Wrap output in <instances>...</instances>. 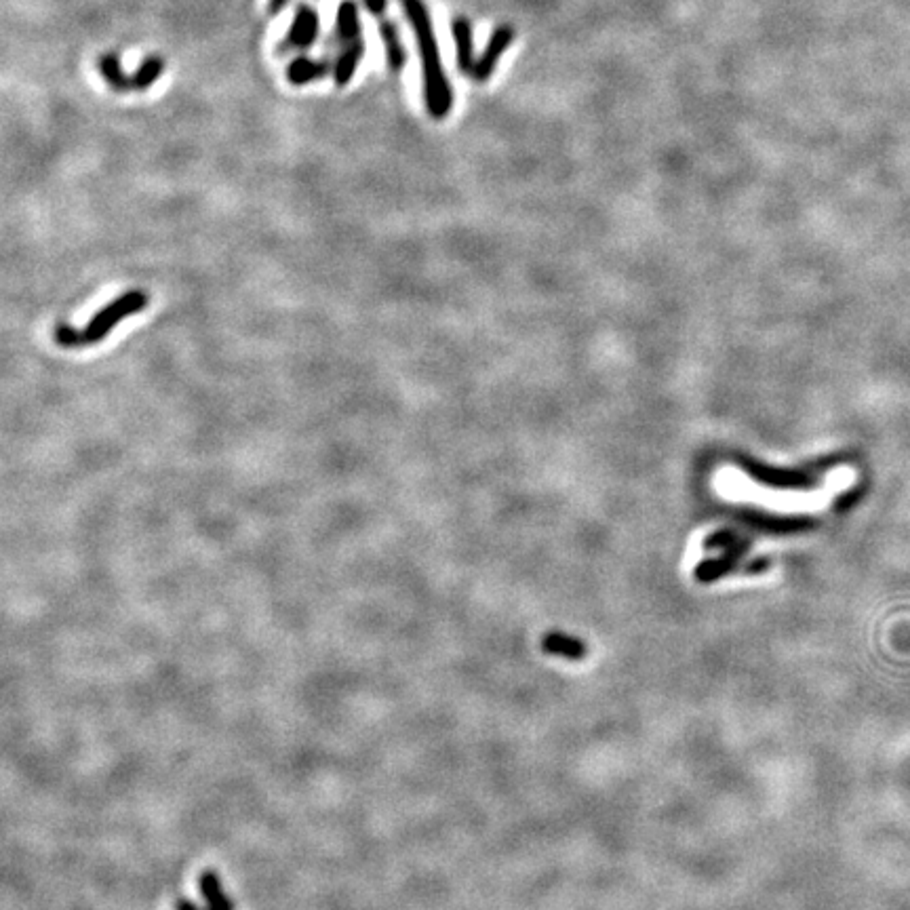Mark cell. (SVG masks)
Masks as SVG:
<instances>
[{
  "label": "cell",
  "mask_w": 910,
  "mask_h": 910,
  "mask_svg": "<svg viewBox=\"0 0 910 910\" xmlns=\"http://www.w3.org/2000/svg\"><path fill=\"white\" fill-rule=\"evenodd\" d=\"M403 9L409 15V22L415 34V43H418L420 59H422V72H424V97L426 108L432 118H445L453 106L451 87L443 70V59L434 38L430 13L424 5V0H401Z\"/></svg>",
  "instance_id": "obj_1"
},
{
  "label": "cell",
  "mask_w": 910,
  "mask_h": 910,
  "mask_svg": "<svg viewBox=\"0 0 910 910\" xmlns=\"http://www.w3.org/2000/svg\"><path fill=\"white\" fill-rule=\"evenodd\" d=\"M165 72V62H163V57H158V55H150L146 57L144 62L140 64V68H137L131 76V89L135 91H146L150 89L158 78L163 76Z\"/></svg>",
  "instance_id": "obj_12"
},
{
  "label": "cell",
  "mask_w": 910,
  "mask_h": 910,
  "mask_svg": "<svg viewBox=\"0 0 910 910\" xmlns=\"http://www.w3.org/2000/svg\"><path fill=\"white\" fill-rule=\"evenodd\" d=\"M319 13L312 7L304 5L298 9L293 17V24L289 28V45L295 49H308L314 45L316 36H319Z\"/></svg>",
  "instance_id": "obj_4"
},
{
  "label": "cell",
  "mask_w": 910,
  "mask_h": 910,
  "mask_svg": "<svg viewBox=\"0 0 910 910\" xmlns=\"http://www.w3.org/2000/svg\"><path fill=\"white\" fill-rule=\"evenodd\" d=\"M380 36H382L384 51H386V62H388L390 70L392 72H401L405 68V62H407V53L403 49L397 26H394L390 19L382 17L380 19Z\"/></svg>",
  "instance_id": "obj_8"
},
{
  "label": "cell",
  "mask_w": 910,
  "mask_h": 910,
  "mask_svg": "<svg viewBox=\"0 0 910 910\" xmlns=\"http://www.w3.org/2000/svg\"><path fill=\"white\" fill-rule=\"evenodd\" d=\"M148 304V295L140 289L127 291L123 295H118L110 304H106L100 312H95L91 316V321L85 325V329L76 331L72 327L59 325L55 331V340L59 346L64 348H83V346H93L97 342L106 340V335L118 325L123 323L127 316L142 312Z\"/></svg>",
  "instance_id": "obj_2"
},
{
  "label": "cell",
  "mask_w": 910,
  "mask_h": 910,
  "mask_svg": "<svg viewBox=\"0 0 910 910\" xmlns=\"http://www.w3.org/2000/svg\"><path fill=\"white\" fill-rule=\"evenodd\" d=\"M544 649L548 651V654H559V656H567L571 660H580L584 656V645L578 641V639H569V637H563V635H552L544 641Z\"/></svg>",
  "instance_id": "obj_13"
},
{
  "label": "cell",
  "mask_w": 910,
  "mask_h": 910,
  "mask_svg": "<svg viewBox=\"0 0 910 910\" xmlns=\"http://www.w3.org/2000/svg\"><path fill=\"white\" fill-rule=\"evenodd\" d=\"M338 32L344 45H352L363 41L361 36V17H359V7H356L354 0H342L338 7Z\"/></svg>",
  "instance_id": "obj_9"
},
{
  "label": "cell",
  "mask_w": 910,
  "mask_h": 910,
  "mask_svg": "<svg viewBox=\"0 0 910 910\" xmlns=\"http://www.w3.org/2000/svg\"><path fill=\"white\" fill-rule=\"evenodd\" d=\"M199 889L205 898L207 910H236L234 902L226 894L220 875L213 868H205L199 875Z\"/></svg>",
  "instance_id": "obj_6"
},
{
  "label": "cell",
  "mask_w": 910,
  "mask_h": 910,
  "mask_svg": "<svg viewBox=\"0 0 910 910\" xmlns=\"http://www.w3.org/2000/svg\"><path fill=\"white\" fill-rule=\"evenodd\" d=\"M287 3H289V0H270V3H268V11H270L272 15L281 13V11L287 7Z\"/></svg>",
  "instance_id": "obj_15"
},
{
  "label": "cell",
  "mask_w": 910,
  "mask_h": 910,
  "mask_svg": "<svg viewBox=\"0 0 910 910\" xmlns=\"http://www.w3.org/2000/svg\"><path fill=\"white\" fill-rule=\"evenodd\" d=\"M365 5L373 15H378L382 19L386 13V7H388V0H365Z\"/></svg>",
  "instance_id": "obj_14"
},
{
  "label": "cell",
  "mask_w": 910,
  "mask_h": 910,
  "mask_svg": "<svg viewBox=\"0 0 910 910\" xmlns=\"http://www.w3.org/2000/svg\"><path fill=\"white\" fill-rule=\"evenodd\" d=\"M453 32V41H455V51H458V66L464 74L472 76L474 68H477V57H474V38H472V26L466 17H455L451 24Z\"/></svg>",
  "instance_id": "obj_5"
},
{
  "label": "cell",
  "mask_w": 910,
  "mask_h": 910,
  "mask_svg": "<svg viewBox=\"0 0 910 910\" xmlns=\"http://www.w3.org/2000/svg\"><path fill=\"white\" fill-rule=\"evenodd\" d=\"M363 55H365V43L359 41V43H352V45H344V51L340 53L338 57V62H335V68H333V81L338 87H346L356 70H359L361 62H363Z\"/></svg>",
  "instance_id": "obj_7"
},
{
  "label": "cell",
  "mask_w": 910,
  "mask_h": 910,
  "mask_svg": "<svg viewBox=\"0 0 910 910\" xmlns=\"http://www.w3.org/2000/svg\"><path fill=\"white\" fill-rule=\"evenodd\" d=\"M512 41H514V30L510 26H502L491 34L483 55L477 59V68H474V72H472L474 81H479V83L489 81L493 70H496V66H498V59L512 45Z\"/></svg>",
  "instance_id": "obj_3"
},
{
  "label": "cell",
  "mask_w": 910,
  "mask_h": 910,
  "mask_svg": "<svg viewBox=\"0 0 910 910\" xmlns=\"http://www.w3.org/2000/svg\"><path fill=\"white\" fill-rule=\"evenodd\" d=\"M97 68H100L102 76L106 78V83L114 91H127L131 89V78L125 74L121 59L114 53H104L100 59H97Z\"/></svg>",
  "instance_id": "obj_11"
},
{
  "label": "cell",
  "mask_w": 910,
  "mask_h": 910,
  "mask_svg": "<svg viewBox=\"0 0 910 910\" xmlns=\"http://www.w3.org/2000/svg\"><path fill=\"white\" fill-rule=\"evenodd\" d=\"M327 74V64L325 62H316V59L310 57H298L293 59L287 68V81L293 87H304L314 81H319Z\"/></svg>",
  "instance_id": "obj_10"
}]
</instances>
